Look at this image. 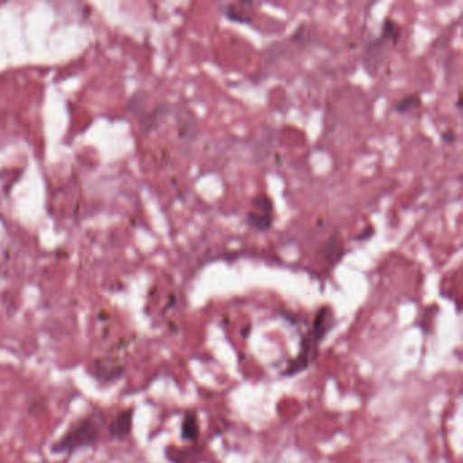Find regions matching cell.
Masks as SVG:
<instances>
[{
    "label": "cell",
    "mask_w": 463,
    "mask_h": 463,
    "mask_svg": "<svg viewBox=\"0 0 463 463\" xmlns=\"http://www.w3.org/2000/svg\"><path fill=\"white\" fill-rule=\"evenodd\" d=\"M107 428V417L101 411L75 421L58 440L53 441L51 452L56 455L74 454L82 449L96 446Z\"/></svg>",
    "instance_id": "1"
},
{
    "label": "cell",
    "mask_w": 463,
    "mask_h": 463,
    "mask_svg": "<svg viewBox=\"0 0 463 463\" xmlns=\"http://www.w3.org/2000/svg\"><path fill=\"white\" fill-rule=\"evenodd\" d=\"M333 325H335L333 311L329 307L319 308L316 318H314L310 332L303 337L302 349H300L299 354L294 360H291V363H288V368L284 371L286 375H294V373H299V371H303L310 365V363L316 359L317 354H318L319 345L326 337L329 330L332 329Z\"/></svg>",
    "instance_id": "2"
},
{
    "label": "cell",
    "mask_w": 463,
    "mask_h": 463,
    "mask_svg": "<svg viewBox=\"0 0 463 463\" xmlns=\"http://www.w3.org/2000/svg\"><path fill=\"white\" fill-rule=\"evenodd\" d=\"M401 37V26L394 21L386 18L382 25L381 36L371 39L364 48L363 61L370 74H373L384 61L389 45H397Z\"/></svg>",
    "instance_id": "3"
},
{
    "label": "cell",
    "mask_w": 463,
    "mask_h": 463,
    "mask_svg": "<svg viewBox=\"0 0 463 463\" xmlns=\"http://www.w3.org/2000/svg\"><path fill=\"white\" fill-rule=\"evenodd\" d=\"M89 373L101 383H113L123 376L124 364L113 357L99 359L91 363Z\"/></svg>",
    "instance_id": "4"
},
{
    "label": "cell",
    "mask_w": 463,
    "mask_h": 463,
    "mask_svg": "<svg viewBox=\"0 0 463 463\" xmlns=\"http://www.w3.org/2000/svg\"><path fill=\"white\" fill-rule=\"evenodd\" d=\"M134 425V409H121L107 422V432L112 440H124L131 436Z\"/></svg>",
    "instance_id": "5"
},
{
    "label": "cell",
    "mask_w": 463,
    "mask_h": 463,
    "mask_svg": "<svg viewBox=\"0 0 463 463\" xmlns=\"http://www.w3.org/2000/svg\"><path fill=\"white\" fill-rule=\"evenodd\" d=\"M246 223H248L251 229H256L257 232H268V230L272 227L273 215L250 211V213H248V215H246Z\"/></svg>",
    "instance_id": "6"
},
{
    "label": "cell",
    "mask_w": 463,
    "mask_h": 463,
    "mask_svg": "<svg viewBox=\"0 0 463 463\" xmlns=\"http://www.w3.org/2000/svg\"><path fill=\"white\" fill-rule=\"evenodd\" d=\"M181 433H183V438L185 440H196L197 436H199V422H197V417L194 416V413L186 414Z\"/></svg>",
    "instance_id": "7"
},
{
    "label": "cell",
    "mask_w": 463,
    "mask_h": 463,
    "mask_svg": "<svg viewBox=\"0 0 463 463\" xmlns=\"http://www.w3.org/2000/svg\"><path fill=\"white\" fill-rule=\"evenodd\" d=\"M421 105V99L419 94H409L394 105V110L397 113H408L411 110L417 109Z\"/></svg>",
    "instance_id": "8"
},
{
    "label": "cell",
    "mask_w": 463,
    "mask_h": 463,
    "mask_svg": "<svg viewBox=\"0 0 463 463\" xmlns=\"http://www.w3.org/2000/svg\"><path fill=\"white\" fill-rule=\"evenodd\" d=\"M251 207L253 211L260 213H269L273 215V210H275V204H273L272 199L268 194H259L254 196L251 200Z\"/></svg>",
    "instance_id": "9"
},
{
    "label": "cell",
    "mask_w": 463,
    "mask_h": 463,
    "mask_svg": "<svg viewBox=\"0 0 463 463\" xmlns=\"http://www.w3.org/2000/svg\"><path fill=\"white\" fill-rule=\"evenodd\" d=\"M223 14L226 15L229 20L234 21V23L250 24V18L241 14L237 7H235V5H226V6H223Z\"/></svg>",
    "instance_id": "10"
},
{
    "label": "cell",
    "mask_w": 463,
    "mask_h": 463,
    "mask_svg": "<svg viewBox=\"0 0 463 463\" xmlns=\"http://www.w3.org/2000/svg\"><path fill=\"white\" fill-rule=\"evenodd\" d=\"M441 140H443L446 145H454L457 142V135H455L454 129H447L441 134Z\"/></svg>",
    "instance_id": "11"
},
{
    "label": "cell",
    "mask_w": 463,
    "mask_h": 463,
    "mask_svg": "<svg viewBox=\"0 0 463 463\" xmlns=\"http://www.w3.org/2000/svg\"><path fill=\"white\" fill-rule=\"evenodd\" d=\"M373 232H373V229L368 227V229L363 230L359 235H356V237H354V241H357V242H363V241L370 240V238L373 237Z\"/></svg>",
    "instance_id": "12"
}]
</instances>
